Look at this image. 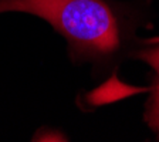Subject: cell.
I'll list each match as a JSON object with an SVG mask.
<instances>
[{
	"label": "cell",
	"mask_w": 159,
	"mask_h": 142,
	"mask_svg": "<svg viewBox=\"0 0 159 142\" xmlns=\"http://www.w3.org/2000/svg\"><path fill=\"white\" fill-rule=\"evenodd\" d=\"M47 20L70 43L73 57H105L121 44L119 23L104 0H0V13Z\"/></svg>",
	"instance_id": "6da1fadb"
},
{
	"label": "cell",
	"mask_w": 159,
	"mask_h": 142,
	"mask_svg": "<svg viewBox=\"0 0 159 142\" xmlns=\"http://www.w3.org/2000/svg\"><path fill=\"white\" fill-rule=\"evenodd\" d=\"M145 119L148 125L158 134L159 138V80L153 88V94L151 99L148 101V108H146Z\"/></svg>",
	"instance_id": "7a4b0ae2"
}]
</instances>
